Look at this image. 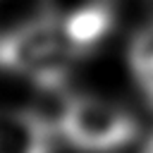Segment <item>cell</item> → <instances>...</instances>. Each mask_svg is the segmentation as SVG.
I'll use <instances>...</instances> for the list:
<instances>
[{
  "label": "cell",
  "mask_w": 153,
  "mask_h": 153,
  "mask_svg": "<svg viewBox=\"0 0 153 153\" xmlns=\"http://www.w3.org/2000/svg\"><path fill=\"white\" fill-rule=\"evenodd\" d=\"M76 53L60 22L29 24L0 43V62L43 86L60 84Z\"/></svg>",
  "instance_id": "obj_1"
},
{
  "label": "cell",
  "mask_w": 153,
  "mask_h": 153,
  "mask_svg": "<svg viewBox=\"0 0 153 153\" xmlns=\"http://www.w3.org/2000/svg\"><path fill=\"white\" fill-rule=\"evenodd\" d=\"M60 129L72 146L84 151L120 148L136 131L129 112L96 96L69 98L60 112Z\"/></svg>",
  "instance_id": "obj_2"
},
{
  "label": "cell",
  "mask_w": 153,
  "mask_h": 153,
  "mask_svg": "<svg viewBox=\"0 0 153 153\" xmlns=\"http://www.w3.org/2000/svg\"><path fill=\"white\" fill-rule=\"evenodd\" d=\"M0 153H50V131L33 112L0 115Z\"/></svg>",
  "instance_id": "obj_3"
},
{
  "label": "cell",
  "mask_w": 153,
  "mask_h": 153,
  "mask_svg": "<svg viewBox=\"0 0 153 153\" xmlns=\"http://www.w3.org/2000/svg\"><path fill=\"white\" fill-rule=\"evenodd\" d=\"M131 69L141 91L153 103V29L143 31L131 48Z\"/></svg>",
  "instance_id": "obj_4"
},
{
  "label": "cell",
  "mask_w": 153,
  "mask_h": 153,
  "mask_svg": "<svg viewBox=\"0 0 153 153\" xmlns=\"http://www.w3.org/2000/svg\"><path fill=\"white\" fill-rule=\"evenodd\" d=\"M143 153H153V139L146 143V151H143Z\"/></svg>",
  "instance_id": "obj_5"
}]
</instances>
